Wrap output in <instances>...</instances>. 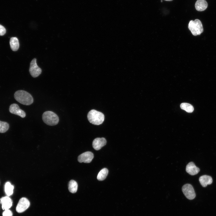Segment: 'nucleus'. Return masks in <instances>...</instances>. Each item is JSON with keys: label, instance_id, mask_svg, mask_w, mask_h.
<instances>
[{"label": "nucleus", "instance_id": "nucleus-20", "mask_svg": "<svg viewBox=\"0 0 216 216\" xmlns=\"http://www.w3.org/2000/svg\"><path fill=\"white\" fill-rule=\"evenodd\" d=\"M9 126L7 122L0 121V133H4L9 129Z\"/></svg>", "mask_w": 216, "mask_h": 216}, {"label": "nucleus", "instance_id": "nucleus-23", "mask_svg": "<svg viewBox=\"0 0 216 216\" xmlns=\"http://www.w3.org/2000/svg\"><path fill=\"white\" fill-rule=\"evenodd\" d=\"M165 0V1H172L173 0Z\"/></svg>", "mask_w": 216, "mask_h": 216}, {"label": "nucleus", "instance_id": "nucleus-3", "mask_svg": "<svg viewBox=\"0 0 216 216\" xmlns=\"http://www.w3.org/2000/svg\"><path fill=\"white\" fill-rule=\"evenodd\" d=\"M42 119L46 124L50 126H54L57 124L59 119L58 116L52 111H46L42 115Z\"/></svg>", "mask_w": 216, "mask_h": 216}, {"label": "nucleus", "instance_id": "nucleus-12", "mask_svg": "<svg viewBox=\"0 0 216 216\" xmlns=\"http://www.w3.org/2000/svg\"><path fill=\"white\" fill-rule=\"evenodd\" d=\"M186 170L189 174L194 175L199 172L200 170L199 168L196 166L194 162H191L187 165Z\"/></svg>", "mask_w": 216, "mask_h": 216}, {"label": "nucleus", "instance_id": "nucleus-14", "mask_svg": "<svg viewBox=\"0 0 216 216\" xmlns=\"http://www.w3.org/2000/svg\"><path fill=\"white\" fill-rule=\"evenodd\" d=\"M196 10L201 11L205 10L208 7V3L206 0H197L195 4Z\"/></svg>", "mask_w": 216, "mask_h": 216}, {"label": "nucleus", "instance_id": "nucleus-9", "mask_svg": "<svg viewBox=\"0 0 216 216\" xmlns=\"http://www.w3.org/2000/svg\"><path fill=\"white\" fill-rule=\"evenodd\" d=\"M9 111L11 113L19 116L22 118H24L26 116L25 112L21 109L19 106L16 104H12L10 106Z\"/></svg>", "mask_w": 216, "mask_h": 216}, {"label": "nucleus", "instance_id": "nucleus-17", "mask_svg": "<svg viewBox=\"0 0 216 216\" xmlns=\"http://www.w3.org/2000/svg\"><path fill=\"white\" fill-rule=\"evenodd\" d=\"M108 173V170L106 168L102 169L98 173L97 178L99 181L104 180L106 178Z\"/></svg>", "mask_w": 216, "mask_h": 216}, {"label": "nucleus", "instance_id": "nucleus-10", "mask_svg": "<svg viewBox=\"0 0 216 216\" xmlns=\"http://www.w3.org/2000/svg\"><path fill=\"white\" fill-rule=\"evenodd\" d=\"M106 141L104 138H97L95 139L93 141L92 146L93 148L96 150H98L106 145Z\"/></svg>", "mask_w": 216, "mask_h": 216}, {"label": "nucleus", "instance_id": "nucleus-15", "mask_svg": "<svg viewBox=\"0 0 216 216\" xmlns=\"http://www.w3.org/2000/svg\"><path fill=\"white\" fill-rule=\"evenodd\" d=\"M11 49L13 51L17 50L19 47V43L18 38L15 37H12L10 41Z\"/></svg>", "mask_w": 216, "mask_h": 216}, {"label": "nucleus", "instance_id": "nucleus-24", "mask_svg": "<svg viewBox=\"0 0 216 216\" xmlns=\"http://www.w3.org/2000/svg\"><path fill=\"white\" fill-rule=\"evenodd\" d=\"M161 2H162V0H161Z\"/></svg>", "mask_w": 216, "mask_h": 216}, {"label": "nucleus", "instance_id": "nucleus-21", "mask_svg": "<svg viewBox=\"0 0 216 216\" xmlns=\"http://www.w3.org/2000/svg\"><path fill=\"white\" fill-rule=\"evenodd\" d=\"M12 212L9 209L5 210L2 213L3 216H12Z\"/></svg>", "mask_w": 216, "mask_h": 216}, {"label": "nucleus", "instance_id": "nucleus-13", "mask_svg": "<svg viewBox=\"0 0 216 216\" xmlns=\"http://www.w3.org/2000/svg\"><path fill=\"white\" fill-rule=\"evenodd\" d=\"M199 182L204 187H206L207 185L211 184L212 182V179L210 176L205 175L200 176L199 178Z\"/></svg>", "mask_w": 216, "mask_h": 216}, {"label": "nucleus", "instance_id": "nucleus-22", "mask_svg": "<svg viewBox=\"0 0 216 216\" xmlns=\"http://www.w3.org/2000/svg\"><path fill=\"white\" fill-rule=\"evenodd\" d=\"M6 32V30L5 28L0 24V35H3L5 34Z\"/></svg>", "mask_w": 216, "mask_h": 216}, {"label": "nucleus", "instance_id": "nucleus-18", "mask_svg": "<svg viewBox=\"0 0 216 216\" xmlns=\"http://www.w3.org/2000/svg\"><path fill=\"white\" fill-rule=\"evenodd\" d=\"M14 186L9 182H7L4 186V191L8 196L12 194L13 193Z\"/></svg>", "mask_w": 216, "mask_h": 216}, {"label": "nucleus", "instance_id": "nucleus-6", "mask_svg": "<svg viewBox=\"0 0 216 216\" xmlns=\"http://www.w3.org/2000/svg\"><path fill=\"white\" fill-rule=\"evenodd\" d=\"M29 72L31 75L34 78L38 76L41 73V69L37 65L35 58L33 59L30 62Z\"/></svg>", "mask_w": 216, "mask_h": 216}, {"label": "nucleus", "instance_id": "nucleus-19", "mask_svg": "<svg viewBox=\"0 0 216 216\" xmlns=\"http://www.w3.org/2000/svg\"><path fill=\"white\" fill-rule=\"evenodd\" d=\"M181 108L188 112H192L194 110L193 106L190 104L187 103H182L180 105Z\"/></svg>", "mask_w": 216, "mask_h": 216}, {"label": "nucleus", "instance_id": "nucleus-11", "mask_svg": "<svg viewBox=\"0 0 216 216\" xmlns=\"http://www.w3.org/2000/svg\"><path fill=\"white\" fill-rule=\"evenodd\" d=\"M0 203L3 210L9 209L12 206V201L8 196H5L0 199Z\"/></svg>", "mask_w": 216, "mask_h": 216}, {"label": "nucleus", "instance_id": "nucleus-2", "mask_svg": "<svg viewBox=\"0 0 216 216\" xmlns=\"http://www.w3.org/2000/svg\"><path fill=\"white\" fill-rule=\"evenodd\" d=\"M87 118L89 121L92 124L98 125L103 122L104 116L101 112L92 110L88 113Z\"/></svg>", "mask_w": 216, "mask_h": 216}, {"label": "nucleus", "instance_id": "nucleus-7", "mask_svg": "<svg viewBox=\"0 0 216 216\" xmlns=\"http://www.w3.org/2000/svg\"><path fill=\"white\" fill-rule=\"evenodd\" d=\"M30 205V203L28 199L25 197H22L19 201L16 207V210L18 213H22L26 210Z\"/></svg>", "mask_w": 216, "mask_h": 216}, {"label": "nucleus", "instance_id": "nucleus-8", "mask_svg": "<svg viewBox=\"0 0 216 216\" xmlns=\"http://www.w3.org/2000/svg\"><path fill=\"white\" fill-rule=\"evenodd\" d=\"M94 158V154L91 152L88 151L82 153L78 157V160L80 163H89Z\"/></svg>", "mask_w": 216, "mask_h": 216}, {"label": "nucleus", "instance_id": "nucleus-5", "mask_svg": "<svg viewBox=\"0 0 216 216\" xmlns=\"http://www.w3.org/2000/svg\"><path fill=\"white\" fill-rule=\"evenodd\" d=\"M182 190L185 196L188 199L192 200L196 197V194L193 186L190 184H187L182 187Z\"/></svg>", "mask_w": 216, "mask_h": 216}, {"label": "nucleus", "instance_id": "nucleus-4", "mask_svg": "<svg viewBox=\"0 0 216 216\" xmlns=\"http://www.w3.org/2000/svg\"><path fill=\"white\" fill-rule=\"evenodd\" d=\"M188 28L194 36L200 34L203 31L202 23L201 21L197 19L194 21L190 20L189 23Z\"/></svg>", "mask_w": 216, "mask_h": 216}, {"label": "nucleus", "instance_id": "nucleus-16", "mask_svg": "<svg viewBox=\"0 0 216 216\" xmlns=\"http://www.w3.org/2000/svg\"><path fill=\"white\" fill-rule=\"evenodd\" d=\"M78 185L77 182L74 180H71L68 184V188L69 191L72 193H75L77 189Z\"/></svg>", "mask_w": 216, "mask_h": 216}, {"label": "nucleus", "instance_id": "nucleus-1", "mask_svg": "<svg viewBox=\"0 0 216 216\" xmlns=\"http://www.w3.org/2000/svg\"><path fill=\"white\" fill-rule=\"evenodd\" d=\"M14 97L18 102L24 105H30L34 101L31 95L26 91L23 90L16 92L14 94Z\"/></svg>", "mask_w": 216, "mask_h": 216}]
</instances>
